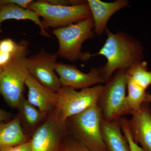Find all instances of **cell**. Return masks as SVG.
<instances>
[{
    "instance_id": "6da1fadb",
    "label": "cell",
    "mask_w": 151,
    "mask_h": 151,
    "mask_svg": "<svg viewBox=\"0 0 151 151\" xmlns=\"http://www.w3.org/2000/svg\"><path fill=\"white\" fill-rule=\"evenodd\" d=\"M107 39L100 50L90 57L102 55L107 62L100 67L101 74L107 82L113 73L119 70H127L139 62L143 57V48L141 43L129 34L123 32H111L108 28L105 31Z\"/></svg>"
},
{
    "instance_id": "7a4b0ae2",
    "label": "cell",
    "mask_w": 151,
    "mask_h": 151,
    "mask_svg": "<svg viewBox=\"0 0 151 151\" xmlns=\"http://www.w3.org/2000/svg\"><path fill=\"white\" fill-rule=\"evenodd\" d=\"M28 45V42L23 40L17 53L1 68L0 94L12 108H17L24 97L26 81L29 75L26 64Z\"/></svg>"
},
{
    "instance_id": "3957f363",
    "label": "cell",
    "mask_w": 151,
    "mask_h": 151,
    "mask_svg": "<svg viewBox=\"0 0 151 151\" xmlns=\"http://www.w3.org/2000/svg\"><path fill=\"white\" fill-rule=\"evenodd\" d=\"M94 21L92 17L65 27L53 29L52 33L59 44L58 56L70 61L80 60L86 61L90 58L89 52L81 51L82 44L88 39L93 38Z\"/></svg>"
},
{
    "instance_id": "277c9868",
    "label": "cell",
    "mask_w": 151,
    "mask_h": 151,
    "mask_svg": "<svg viewBox=\"0 0 151 151\" xmlns=\"http://www.w3.org/2000/svg\"><path fill=\"white\" fill-rule=\"evenodd\" d=\"M28 9L31 10L42 18L45 29L65 27L92 17L87 2L82 1L77 4L70 6H55L47 0L34 1Z\"/></svg>"
},
{
    "instance_id": "5b68a950",
    "label": "cell",
    "mask_w": 151,
    "mask_h": 151,
    "mask_svg": "<svg viewBox=\"0 0 151 151\" xmlns=\"http://www.w3.org/2000/svg\"><path fill=\"white\" fill-rule=\"evenodd\" d=\"M103 116L98 105L87 108L68 119L76 139L92 151H108L103 141L101 123Z\"/></svg>"
},
{
    "instance_id": "8992f818",
    "label": "cell",
    "mask_w": 151,
    "mask_h": 151,
    "mask_svg": "<svg viewBox=\"0 0 151 151\" xmlns=\"http://www.w3.org/2000/svg\"><path fill=\"white\" fill-rule=\"evenodd\" d=\"M127 70H119L106 83L98 101L103 120L112 122L131 114L127 101Z\"/></svg>"
},
{
    "instance_id": "52a82bcc",
    "label": "cell",
    "mask_w": 151,
    "mask_h": 151,
    "mask_svg": "<svg viewBox=\"0 0 151 151\" xmlns=\"http://www.w3.org/2000/svg\"><path fill=\"white\" fill-rule=\"evenodd\" d=\"M104 86L98 84L77 91L62 86L58 90L56 109L61 121L66 124L68 119L93 105H97Z\"/></svg>"
},
{
    "instance_id": "ba28073f",
    "label": "cell",
    "mask_w": 151,
    "mask_h": 151,
    "mask_svg": "<svg viewBox=\"0 0 151 151\" xmlns=\"http://www.w3.org/2000/svg\"><path fill=\"white\" fill-rule=\"evenodd\" d=\"M67 125L55 108L35 130L30 140L32 151H60Z\"/></svg>"
},
{
    "instance_id": "9c48e42d",
    "label": "cell",
    "mask_w": 151,
    "mask_h": 151,
    "mask_svg": "<svg viewBox=\"0 0 151 151\" xmlns=\"http://www.w3.org/2000/svg\"><path fill=\"white\" fill-rule=\"evenodd\" d=\"M56 53H50L44 48L27 58L26 64L29 75L46 87L57 92L62 86L55 71L58 57Z\"/></svg>"
},
{
    "instance_id": "30bf717a",
    "label": "cell",
    "mask_w": 151,
    "mask_h": 151,
    "mask_svg": "<svg viewBox=\"0 0 151 151\" xmlns=\"http://www.w3.org/2000/svg\"><path fill=\"white\" fill-rule=\"evenodd\" d=\"M55 71L62 86L73 89H83L105 83L100 68H92L86 73L74 65L58 62Z\"/></svg>"
},
{
    "instance_id": "8fae6325",
    "label": "cell",
    "mask_w": 151,
    "mask_h": 151,
    "mask_svg": "<svg viewBox=\"0 0 151 151\" xmlns=\"http://www.w3.org/2000/svg\"><path fill=\"white\" fill-rule=\"evenodd\" d=\"M148 104L143 103L139 111L131 113L132 118L128 121L133 139L145 151H151V110Z\"/></svg>"
},
{
    "instance_id": "7c38bea8",
    "label": "cell",
    "mask_w": 151,
    "mask_h": 151,
    "mask_svg": "<svg viewBox=\"0 0 151 151\" xmlns=\"http://www.w3.org/2000/svg\"><path fill=\"white\" fill-rule=\"evenodd\" d=\"M28 89L27 100L42 113L49 115L56 108L57 92L51 90L29 75L25 82Z\"/></svg>"
},
{
    "instance_id": "4fadbf2b",
    "label": "cell",
    "mask_w": 151,
    "mask_h": 151,
    "mask_svg": "<svg viewBox=\"0 0 151 151\" xmlns=\"http://www.w3.org/2000/svg\"><path fill=\"white\" fill-rule=\"evenodd\" d=\"M86 2L94 21V32L97 35H100L105 31L109 19L114 14L126 8L129 5L127 0H117L111 2L87 0Z\"/></svg>"
},
{
    "instance_id": "5bb4252c",
    "label": "cell",
    "mask_w": 151,
    "mask_h": 151,
    "mask_svg": "<svg viewBox=\"0 0 151 151\" xmlns=\"http://www.w3.org/2000/svg\"><path fill=\"white\" fill-rule=\"evenodd\" d=\"M29 140L18 114L9 122L0 123V151Z\"/></svg>"
},
{
    "instance_id": "9a60e30c",
    "label": "cell",
    "mask_w": 151,
    "mask_h": 151,
    "mask_svg": "<svg viewBox=\"0 0 151 151\" xmlns=\"http://www.w3.org/2000/svg\"><path fill=\"white\" fill-rule=\"evenodd\" d=\"M101 131L108 151H130L129 146L120 127L119 121L102 120Z\"/></svg>"
},
{
    "instance_id": "2e32d148",
    "label": "cell",
    "mask_w": 151,
    "mask_h": 151,
    "mask_svg": "<svg viewBox=\"0 0 151 151\" xmlns=\"http://www.w3.org/2000/svg\"><path fill=\"white\" fill-rule=\"evenodd\" d=\"M10 19L31 21L40 28V33L42 35L45 37H51L44 28L42 21L35 12L12 3H6L0 6V27L3 22Z\"/></svg>"
},
{
    "instance_id": "e0dca14e",
    "label": "cell",
    "mask_w": 151,
    "mask_h": 151,
    "mask_svg": "<svg viewBox=\"0 0 151 151\" xmlns=\"http://www.w3.org/2000/svg\"><path fill=\"white\" fill-rule=\"evenodd\" d=\"M22 124L30 131L34 129L39 123L46 119L48 115L42 113L27 100L24 96L17 107Z\"/></svg>"
},
{
    "instance_id": "ac0fdd59",
    "label": "cell",
    "mask_w": 151,
    "mask_h": 151,
    "mask_svg": "<svg viewBox=\"0 0 151 151\" xmlns=\"http://www.w3.org/2000/svg\"><path fill=\"white\" fill-rule=\"evenodd\" d=\"M127 87L128 94L127 95V105L131 114L139 111L142 105L146 102L147 92L139 85L137 84L130 76L127 75Z\"/></svg>"
},
{
    "instance_id": "d6986e66",
    "label": "cell",
    "mask_w": 151,
    "mask_h": 151,
    "mask_svg": "<svg viewBox=\"0 0 151 151\" xmlns=\"http://www.w3.org/2000/svg\"><path fill=\"white\" fill-rule=\"evenodd\" d=\"M147 65L145 61H141L127 70V75L146 90L151 84V71L148 70Z\"/></svg>"
},
{
    "instance_id": "ffe728a7",
    "label": "cell",
    "mask_w": 151,
    "mask_h": 151,
    "mask_svg": "<svg viewBox=\"0 0 151 151\" xmlns=\"http://www.w3.org/2000/svg\"><path fill=\"white\" fill-rule=\"evenodd\" d=\"M23 42V40L17 43L10 38L0 40V68L6 65L17 53Z\"/></svg>"
},
{
    "instance_id": "44dd1931",
    "label": "cell",
    "mask_w": 151,
    "mask_h": 151,
    "mask_svg": "<svg viewBox=\"0 0 151 151\" xmlns=\"http://www.w3.org/2000/svg\"><path fill=\"white\" fill-rule=\"evenodd\" d=\"M122 132L127 139L129 146L130 151H145L138 144L135 142L132 138V134L129 127L128 121L127 119L123 118L119 121Z\"/></svg>"
},
{
    "instance_id": "7402d4cb",
    "label": "cell",
    "mask_w": 151,
    "mask_h": 151,
    "mask_svg": "<svg viewBox=\"0 0 151 151\" xmlns=\"http://www.w3.org/2000/svg\"><path fill=\"white\" fill-rule=\"evenodd\" d=\"M60 151H92L76 139H69L63 142Z\"/></svg>"
},
{
    "instance_id": "603a6c76",
    "label": "cell",
    "mask_w": 151,
    "mask_h": 151,
    "mask_svg": "<svg viewBox=\"0 0 151 151\" xmlns=\"http://www.w3.org/2000/svg\"><path fill=\"white\" fill-rule=\"evenodd\" d=\"M1 151H32L30 141L29 140L24 144L7 148Z\"/></svg>"
},
{
    "instance_id": "cb8c5ba5",
    "label": "cell",
    "mask_w": 151,
    "mask_h": 151,
    "mask_svg": "<svg viewBox=\"0 0 151 151\" xmlns=\"http://www.w3.org/2000/svg\"><path fill=\"white\" fill-rule=\"evenodd\" d=\"M33 0H0V6L6 4L12 3L22 7L25 9H28V7Z\"/></svg>"
},
{
    "instance_id": "d4e9b609",
    "label": "cell",
    "mask_w": 151,
    "mask_h": 151,
    "mask_svg": "<svg viewBox=\"0 0 151 151\" xmlns=\"http://www.w3.org/2000/svg\"><path fill=\"white\" fill-rule=\"evenodd\" d=\"M49 4L55 6L72 5V1L67 0H47Z\"/></svg>"
},
{
    "instance_id": "484cf974",
    "label": "cell",
    "mask_w": 151,
    "mask_h": 151,
    "mask_svg": "<svg viewBox=\"0 0 151 151\" xmlns=\"http://www.w3.org/2000/svg\"><path fill=\"white\" fill-rule=\"evenodd\" d=\"M12 115L10 113L0 108V123L6 122L11 120Z\"/></svg>"
},
{
    "instance_id": "4316f807",
    "label": "cell",
    "mask_w": 151,
    "mask_h": 151,
    "mask_svg": "<svg viewBox=\"0 0 151 151\" xmlns=\"http://www.w3.org/2000/svg\"><path fill=\"white\" fill-rule=\"evenodd\" d=\"M146 102L151 103V94L147 93L146 95Z\"/></svg>"
},
{
    "instance_id": "83f0119b",
    "label": "cell",
    "mask_w": 151,
    "mask_h": 151,
    "mask_svg": "<svg viewBox=\"0 0 151 151\" xmlns=\"http://www.w3.org/2000/svg\"><path fill=\"white\" fill-rule=\"evenodd\" d=\"M1 68H0V84H1Z\"/></svg>"
},
{
    "instance_id": "f1b7e54d",
    "label": "cell",
    "mask_w": 151,
    "mask_h": 151,
    "mask_svg": "<svg viewBox=\"0 0 151 151\" xmlns=\"http://www.w3.org/2000/svg\"><path fill=\"white\" fill-rule=\"evenodd\" d=\"M0 33H2V30L1 29V27H0Z\"/></svg>"
},
{
    "instance_id": "f546056e",
    "label": "cell",
    "mask_w": 151,
    "mask_h": 151,
    "mask_svg": "<svg viewBox=\"0 0 151 151\" xmlns=\"http://www.w3.org/2000/svg\"><path fill=\"white\" fill-rule=\"evenodd\" d=\"M0 40H1V37H0Z\"/></svg>"
}]
</instances>
